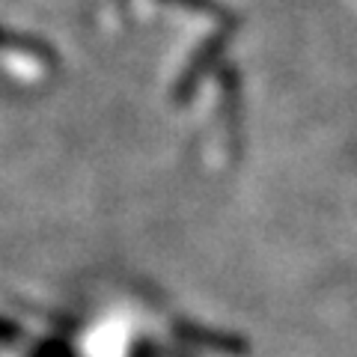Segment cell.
<instances>
[{
  "instance_id": "6da1fadb",
  "label": "cell",
  "mask_w": 357,
  "mask_h": 357,
  "mask_svg": "<svg viewBox=\"0 0 357 357\" xmlns=\"http://www.w3.org/2000/svg\"><path fill=\"white\" fill-rule=\"evenodd\" d=\"M220 48H223V36H215V39H208L203 45V51H199L197 57L191 60L188 72L182 75V81H178V86H176V98H178V102H185V98L191 96V89L199 84V77H203L211 66H215V60L220 57Z\"/></svg>"
},
{
  "instance_id": "7a4b0ae2",
  "label": "cell",
  "mask_w": 357,
  "mask_h": 357,
  "mask_svg": "<svg viewBox=\"0 0 357 357\" xmlns=\"http://www.w3.org/2000/svg\"><path fill=\"white\" fill-rule=\"evenodd\" d=\"M6 42H13V36H6V33L0 30V45H6Z\"/></svg>"
}]
</instances>
